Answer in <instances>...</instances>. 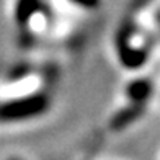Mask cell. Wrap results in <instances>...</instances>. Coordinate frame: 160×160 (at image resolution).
<instances>
[{
    "label": "cell",
    "mask_w": 160,
    "mask_h": 160,
    "mask_svg": "<svg viewBox=\"0 0 160 160\" xmlns=\"http://www.w3.org/2000/svg\"><path fill=\"white\" fill-rule=\"evenodd\" d=\"M144 113V105L142 103H131L129 106L122 108L118 113H114V116L110 121V128L113 131H122L128 126H131L136 119H139Z\"/></svg>",
    "instance_id": "cell-3"
},
{
    "label": "cell",
    "mask_w": 160,
    "mask_h": 160,
    "mask_svg": "<svg viewBox=\"0 0 160 160\" xmlns=\"http://www.w3.org/2000/svg\"><path fill=\"white\" fill-rule=\"evenodd\" d=\"M10 160H20V158H10Z\"/></svg>",
    "instance_id": "cell-7"
},
{
    "label": "cell",
    "mask_w": 160,
    "mask_h": 160,
    "mask_svg": "<svg viewBox=\"0 0 160 160\" xmlns=\"http://www.w3.org/2000/svg\"><path fill=\"white\" fill-rule=\"evenodd\" d=\"M39 8V0H17L15 7V20L18 25H28V21L31 20Z\"/></svg>",
    "instance_id": "cell-5"
},
{
    "label": "cell",
    "mask_w": 160,
    "mask_h": 160,
    "mask_svg": "<svg viewBox=\"0 0 160 160\" xmlns=\"http://www.w3.org/2000/svg\"><path fill=\"white\" fill-rule=\"evenodd\" d=\"M152 93V82L149 78H136L126 87V95L131 103H144Z\"/></svg>",
    "instance_id": "cell-4"
},
{
    "label": "cell",
    "mask_w": 160,
    "mask_h": 160,
    "mask_svg": "<svg viewBox=\"0 0 160 160\" xmlns=\"http://www.w3.org/2000/svg\"><path fill=\"white\" fill-rule=\"evenodd\" d=\"M74 3H77L78 7H83V8H98L100 7V0H72Z\"/></svg>",
    "instance_id": "cell-6"
},
{
    "label": "cell",
    "mask_w": 160,
    "mask_h": 160,
    "mask_svg": "<svg viewBox=\"0 0 160 160\" xmlns=\"http://www.w3.org/2000/svg\"><path fill=\"white\" fill-rule=\"evenodd\" d=\"M49 108V98L44 93H33L28 97L15 98L0 103V122L23 121L46 113Z\"/></svg>",
    "instance_id": "cell-1"
},
{
    "label": "cell",
    "mask_w": 160,
    "mask_h": 160,
    "mask_svg": "<svg viewBox=\"0 0 160 160\" xmlns=\"http://www.w3.org/2000/svg\"><path fill=\"white\" fill-rule=\"evenodd\" d=\"M116 49L121 64L128 69H137L147 61V52L142 49H137L129 42V33L126 30H121L116 38Z\"/></svg>",
    "instance_id": "cell-2"
}]
</instances>
